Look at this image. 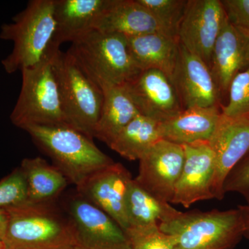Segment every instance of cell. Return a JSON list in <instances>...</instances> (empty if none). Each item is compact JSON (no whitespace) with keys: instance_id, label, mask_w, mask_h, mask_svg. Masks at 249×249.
Segmentation results:
<instances>
[{"instance_id":"277c9868","label":"cell","mask_w":249,"mask_h":249,"mask_svg":"<svg viewBox=\"0 0 249 249\" xmlns=\"http://www.w3.org/2000/svg\"><path fill=\"white\" fill-rule=\"evenodd\" d=\"M159 227L171 237L175 249H233L245 233L238 209L178 211Z\"/></svg>"},{"instance_id":"4fadbf2b","label":"cell","mask_w":249,"mask_h":249,"mask_svg":"<svg viewBox=\"0 0 249 249\" xmlns=\"http://www.w3.org/2000/svg\"><path fill=\"white\" fill-rule=\"evenodd\" d=\"M132 179L124 165L114 162L90 175L76 187V191L110 216L125 232L128 229L126 196Z\"/></svg>"},{"instance_id":"ba28073f","label":"cell","mask_w":249,"mask_h":249,"mask_svg":"<svg viewBox=\"0 0 249 249\" xmlns=\"http://www.w3.org/2000/svg\"><path fill=\"white\" fill-rule=\"evenodd\" d=\"M65 210L74 224L83 248L131 249L128 237L119 224L77 191L67 199Z\"/></svg>"},{"instance_id":"f546056e","label":"cell","mask_w":249,"mask_h":249,"mask_svg":"<svg viewBox=\"0 0 249 249\" xmlns=\"http://www.w3.org/2000/svg\"><path fill=\"white\" fill-rule=\"evenodd\" d=\"M228 19L249 37V0H223Z\"/></svg>"},{"instance_id":"5bb4252c","label":"cell","mask_w":249,"mask_h":249,"mask_svg":"<svg viewBox=\"0 0 249 249\" xmlns=\"http://www.w3.org/2000/svg\"><path fill=\"white\" fill-rule=\"evenodd\" d=\"M209 142L215 163L212 193L214 199L222 200L226 178L249 151V114L228 117L222 114Z\"/></svg>"},{"instance_id":"8992f818","label":"cell","mask_w":249,"mask_h":249,"mask_svg":"<svg viewBox=\"0 0 249 249\" xmlns=\"http://www.w3.org/2000/svg\"><path fill=\"white\" fill-rule=\"evenodd\" d=\"M59 50L52 52L36 66L21 71L22 87L10 116L16 127L24 129L31 125L69 124L54 67V58Z\"/></svg>"},{"instance_id":"30bf717a","label":"cell","mask_w":249,"mask_h":249,"mask_svg":"<svg viewBox=\"0 0 249 249\" xmlns=\"http://www.w3.org/2000/svg\"><path fill=\"white\" fill-rule=\"evenodd\" d=\"M183 162V145L160 139L139 160L134 180L157 199L170 204Z\"/></svg>"},{"instance_id":"2e32d148","label":"cell","mask_w":249,"mask_h":249,"mask_svg":"<svg viewBox=\"0 0 249 249\" xmlns=\"http://www.w3.org/2000/svg\"><path fill=\"white\" fill-rule=\"evenodd\" d=\"M209 67L221 93L228 92L232 79L249 67V37L227 16L214 44Z\"/></svg>"},{"instance_id":"8fae6325","label":"cell","mask_w":249,"mask_h":249,"mask_svg":"<svg viewBox=\"0 0 249 249\" xmlns=\"http://www.w3.org/2000/svg\"><path fill=\"white\" fill-rule=\"evenodd\" d=\"M124 86L139 114L160 124L183 109L173 80L159 70L141 71Z\"/></svg>"},{"instance_id":"9c48e42d","label":"cell","mask_w":249,"mask_h":249,"mask_svg":"<svg viewBox=\"0 0 249 249\" xmlns=\"http://www.w3.org/2000/svg\"><path fill=\"white\" fill-rule=\"evenodd\" d=\"M227 18L219 0H188L178 31L180 45L210 65L214 45Z\"/></svg>"},{"instance_id":"3957f363","label":"cell","mask_w":249,"mask_h":249,"mask_svg":"<svg viewBox=\"0 0 249 249\" xmlns=\"http://www.w3.org/2000/svg\"><path fill=\"white\" fill-rule=\"evenodd\" d=\"M54 0H31L25 9L3 24L0 38L12 41L11 53L1 60L9 74L36 66L53 51ZM59 50V49H58Z\"/></svg>"},{"instance_id":"ac0fdd59","label":"cell","mask_w":249,"mask_h":249,"mask_svg":"<svg viewBox=\"0 0 249 249\" xmlns=\"http://www.w3.org/2000/svg\"><path fill=\"white\" fill-rule=\"evenodd\" d=\"M221 108L183 109L171 119L160 123V137L181 145L209 142L220 121Z\"/></svg>"},{"instance_id":"f1b7e54d","label":"cell","mask_w":249,"mask_h":249,"mask_svg":"<svg viewBox=\"0 0 249 249\" xmlns=\"http://www.w3.org/2000/svg\"><path fill=\"white\" fill-rule=\"evenodd\" d=\"M224 192L240 195L249 206V151L228 175Z\"/></svg>"},{"instance_id":"484cf974","label":"cell","mask_w":249,"mask_h":249,"mask_svg":"<svg viewBox=\"0 0 249 249\" xmlns=\"http://www.w3.org/2000/svg\"><path fill=\"white\" fill-rule=\"evenodd\" d=\"M228 92L229 101L221 108L223 115L237 117L249 114V67L232 79Z\"/></svg>"},{"instance_id":"83f0119b","label":"cell","mask_w":249,"mask_h":249,"mask_svg":"<svg viewBox=\"0 0 249 249\" xmlns=\"http://www.w3.org/2000/svg\"><path fill=\"white\" fill-rule=\"evenodd\" d=\"M125 232L131 249H175L171 237L162 232L159 225Z\"/></svg>"},{"instance_id":"603a6c76","label":"cell","mask_w":249,"mask_h":249,"mask_svg":"<svg viewBox=\"0 0 249 249\" xmlns=\"http://www.w3.org/2000/svg\"><path fill=\"white\" fill-rule=\"evenodd\" d=\"M125 206L128 222L125 232L159 225L178 211L145 191L134 178L129 183Z\"/></svg>"},{"instance_id":"4316f807","label":"cell","mask_w":249,"mask_h":249,"mask_svg":"<svg viewBox=\"0 0 249 249\" xmlns=\"http://www.w3.org/2000/svg\"><path fill=\"white\" fill-rule=\"evenodd\" d=\"M27 201V186L20 168L0 181V209L7 210Z\"/></svg>"},{"instance_id":"7c38bea8","label":"cell","mask_w":249,"mask_h":249,"mask_svg":"<svg viewBox=\"0 0 249 249\" xmlns=\"http://www.w3.org/2000/svg\"><path fill=\"white\" fill-rule=\"evenodd\" d=\"M183 147L184 162L170 204L190 208L198 201L214 199V155L209 142H193Z\"/></svg>"},{"instance_id":"4dcf8cb0","label":"cell","mask_w":249,"mask_h":249,"mask_svg":"<svg viewBox=\"0 0 249 249\" xmlns=\"http://www.w3.org/2000/svg\"><path fill=\"white\" fill-rule=\"evenodd\" d=\"M9 222V214L7 211L0 209V240L2 241L6 234Z\"/></svg>"},{"instance_id":"d6a6232c","label":"cell","mask_w":249,"mask_h":249,"mask_svg":"<svg viewBox=\"0 0 249 249\" xmlns=\"http://www.w3.org/2000/svg\"><path fill=\"white\" fill-rule=\"evenodd\" d=\"M70 249H85L83 248V247H81V246H80V245H78L76 246V247H72V248Z\"/></svg>"},{"instance_id":"d6986e66","label":"cell","mask_w":249,"mask_h":249,"mask_svg":"<svg viewBox=\"0 0 249 249\" xmlns=\"http://www.w3.org/2000/svg\"><path fill=\"white\" fill-rule=\"evenodd\" d=\"M108 0H54L55 31L53 48L73 42L93 29V23Z\"/></svg>"},{"instance_id":"ffe728a7","label":"cell","mask_w":249,"mask_h":249,"mask_svg":"<svg viewBox=\"0 0 249 249\" xmlns=\"http://www.w3.org/2000/svg\"><path fill=\"white\" fill-rule=\"evenodd\" d=\"M127 39L132 58L140 71L159 70L173 82L179 55L178 37L152 33Z\"/></svg>"},{"instance_id":"7402d4cb","label":"cell","mask_w":249,"mask_h":249,"mask_svg":"<svg viewBox=\"0 0 249 249\" xmlns=\"http://www.w3.org/2000/svg\"><path fill=\"white\" fill-rule=\"evenodd\" d=\"M19 168L27 183V202L56 201L70 183L56 167L41 157L24 159Z\"/></svg>"},{"instance_id":"7a4b0ae2","label":"cell","mask_w":249,"mask_h":249,"mask_svg":"<svg viewBox=\"0 0 249 249\" xmlns=\"http://www.w3.org/2000/svg\"><path fill=\"white\" fill-rule=\"evenodd\" d=\"M54 166L77 187L90 175L114 163L88 136L67 124L24 129Z\"/></svg>"},{"instance_id":"9a60e30c","label":"cell","mask_w":249,"mask_h":249,"mask_svg":"<svg viewBox=\"0 0 249 249\" xmlns=\"http://www.w3.org/2000/svg\"><path fill=\"white\" fill-rule=\"evenodd\" d=\"M173 83L183 109L220 107V92L211 68L179 43Z\"/></svg>"},{"instance_id":"e0dca14e","label":"cell","mask_w":249,"mask_h":249,"mask_svg":"<svg viewBox=\"0 0 249 249\" xmlns=\"http://www.w3.org/2000/svg\"><path fill=\"white\" fill-rule=\"evenodd\" d=\"M93 29L126 37L152 33L170 35L138 0H108L93 23Z\"/></svg>"},{"instance_id":"d4e9b609","label":"cell","mask_w":249,"mask_h":249,"mask_svg":"<svg viewBox=\"0 0 249 249\" xmlns=\"http://www.w3.org/2000/svg\"><path fill=\"white\" fill-rule=\"evenodd\" d=\"M170 35L178 31L186 11L188 0H138Z\"/></svg>"},{"instance_id":"cb8c5ba5","label":"cell","mask_w":249,"mask_h":249,"mask_svg":"<svg viewBox=\"0 0 249 249\" xmlns=\"http://www.w3.org/2000/svg\"><path fill=\"white\" fill-rule=\"evenodd\" d=\"M160 139V123L139 114L121 131L109 147L125 160H139Z\"/></svg>"},{"instance_id":"5b68a950","label":"cell","mask_w":249,"mask_h":249,"mask_svg":"<svg viewBox=\"0 0 249 249\" xmlns=\"http://www.w3.org/2000/svg\"><path fill=\"white\" fill-rule=\"evenodd\" d=\"M68 52L101 88L125 85L140 72L127 37L91 29L72 42Z\"/></svg>"},{"instance_id":"52a82bcc","label":"cell","mask_w":249,"mask_h":249,"mask_svg":"<svg viewBox=\"0 0 249 249\" xmlns=\"http://www.w3.org/2000/svg\"><path fill=\"white\" fill-rule=\"evenodd\" d=\"M54 67L67 124L93 139L102 109V89L85 73L68 51L57 52Z\"/></svg>"},{"instance_id":"836d02e7","label":"cell","mask_w":249,"mask_h":249,"mask_svg":"<svg viewBox=\"0 0 249 249\" xmlns=\"http://www.w3.org/2000/svg\"><path fill=\"white\" fill-rule=\"evenodd\" d=\"M0 249H5L4 243L1 240H0Z\"/></svg>"},{"instance_id":"6da1fadb","label":"cell","mask_w":249,"mask_h":249,"mask_svg":"<svg viewBox=\"0 0 249 249\" xmlns=\"http://www.w3.org/2000/svg\"><path fill=\"white\" fill-rule=\"evenodd\" d=\"M5 249H70L79 245L71 218L56 201L26 202L6 210Z\"/></svg>"},{"instance_id":"1f68e13d","label":"cell","mask_w":249,"mask_h":249,"mask_svg":"<svg viewBox=\"0 0 249 249\" xmlns=\"http://www.w3.org/2000/svg\"><path fill=\"white\" fill-rule=\"evenodd\" d=\"M237 209L240 210L242 219H243L244 224L245 228V237L249 238V205H240Z\"/></svg>"},{"instance_id":"44dd1931","label":"cell","mask_w":249,"mask_h":249,"mask_svg":"<svg viewBox=\"0 0 249 249\" xmlns=\"http://www.w3.org/2000/svg\"><path fill=\"white\" fill-rule=\"evenodd\" d=\"M103 103L94 138L108 146L139 112L124 85L103 88Z\"/></svg>"}]
</instances>
